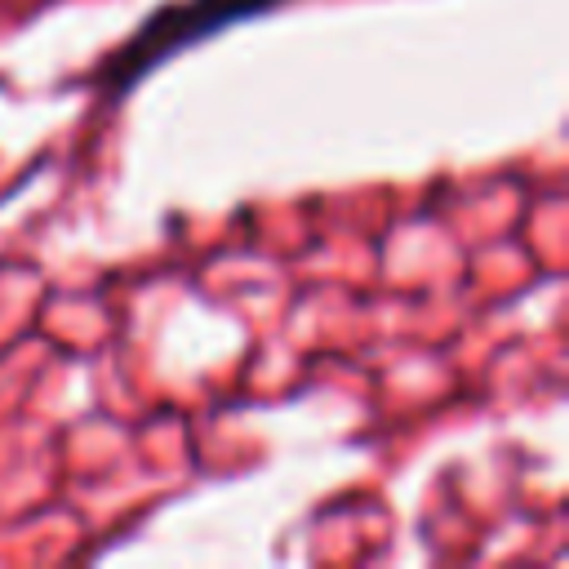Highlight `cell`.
I'll use <instances>...</instances> for the list:
<instances>
[{"label":"cell","instance_id":"obj_1","mask_svg":"<svg viewBox=\"0 0 569 569\" xmlns=\"http://www.w3.org/2000/svg\"><path fill=\"white\" fill-rule=\"evenodd\" d=\"M271 4H280V0H169L98 67V89L107 98H116L129 84H138L151 67H160L164 58L182 53L187 44H196L231 22H244Z\"/></svg>","mask_w":569,"mask_h":569}]
</instances>
